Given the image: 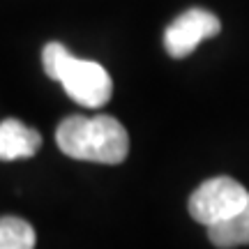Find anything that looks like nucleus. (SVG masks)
Here are the masks:
<instances>
[{"label":"nucleus","instance_id":"f257e3e1","mask_svg":"<svg viewBox=\"0 0 249 249\" xmlns=\"http://www.w3.org/2000/svg\"><path fill=\"white\" fill-rule=\"evenodd\" d=\"M55 143L67 157L95 164H120L129 152V136L111 116H70L55 129Z\"/></svg>","mask_w":249,"mask_h":249},{"label":"nucleus","instance_id":"f03ea898","mask_svg":"<svg viewBox=\"0 0 249 249\" xmlns=\"http://www.w3.org/2000/svg\"><path fill=\"white\" fill-rule=\"evenodd\" d=\"M46 76L58 81L76 104L86 108H102L111 99L113 81L108 71L95 60H81L60 42H51L42 51Z\"/></svg>","mask_w":249,"mask_h":249},{"label":"nucleus","instance_id":"7ed1b4c3","mask_svg":"<svg viewBox=\"0 0 249 249\" xmlns=\"http://www.w3.org/2000/svg\"><path fill=\"white\" fill-rule=\"evenodd\" d=\"M249 192L233 178L219 176V178L205 180L189 198V214L203 226H213L224 219H229L247 203Z\"/></svg>","mask_w":249,"mask_h":249},{"label":"nucleus","instance_id":"20e7f679","mask_svg":"<svg viewBox=\"0 0 249 249\" xmlns=\"http://www.w3.org/2000/svg\"><path fill=\"white\" fill-rule=\"evenodd\" d=\"M222 30L219 18L205 9H187L164 33V49L173 58H185L208 37H214Z\"/></svg>","mask_w":249,"mask_h":249},{"label":"nucleus","instance_id":"39448f33","mask_svg":"<svg viewBox=\"0 0 249 249\" xmlns=\"http://www.w3.org/2000/svg\"><path fill=\"white\" fill-rule=\"evenodd\" d=\"M42 145V136L37 129L18 120L0 123V161H14L33 157Z\"/></svg>","mask_w":249,"mask_h":249},{"label":"nucleus","instance_id":"423d86ee","mask_svg":"<svg viewBox=\"0 0 249 249\" xmlns=\"http://www.w3.org/2000/svg\"><path fill=\"white\" fill-rule=\"evenodd\" d=\"M208 238H210V242L214 247H222V249L249 245V196H247V203L242 205L233 217L208 226Z\"/></svg>","mask_w":249,"mask_h":249},{"label":"nucleus","instance_id":"0eeeda50","mask_svg":"<svg viewBox=\"0 0 249 249\" xmlns=\"http://www.w3.org/2000/svg\"><path fill=\"white\" fill-rule=\"evenodd\" d=\"M35 247V231L26 219L0 217V249H30Z\"/></svg>","mask_w":249,"mask_h":249}]
</instances>
